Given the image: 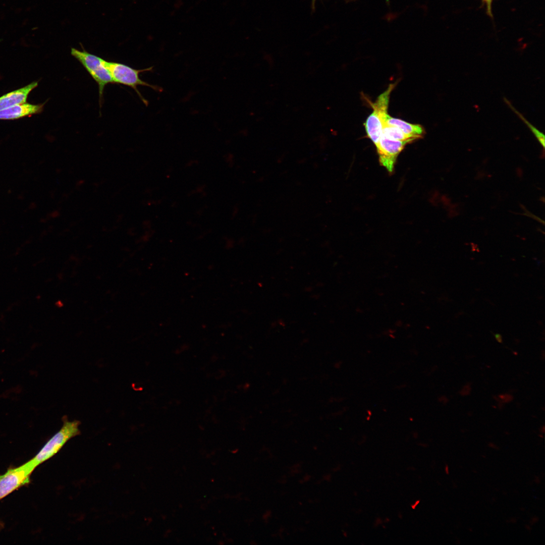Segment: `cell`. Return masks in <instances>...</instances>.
<instances>
[{
    "mask_svg": "<svg viewBox=\"0 0 545 545\" xmlns=\"http://www.w3.org/2000/svg\"><path fill=\"white\" fill-rule=\"evenodd\" d=\"M36 467L31 460L15 468L8 469L0 475V500L19 487L29 483L30 476Z\"/></svg>",
    "mask_w": 545,
    "mask_h": 545,
    "instance_id": "5b68a950",
    "label": "cell"
},
{
    "mask_svg": "<svg viewBox=\"0 0 545 545\" xmlns=\"http://www.w3.org/2000/svg\"><path fill=\"white\" fill-rule=\"evenodd\" d=\"M1 525H2L1 524V523H0V526H1Z\"/></svg>",
    "mask_w": 545,
    "mask_h": 545,
    "instance_id": "cb8c5ba5",
    "label": "cell"
},
{
    "mask_svg": "<svg viewBox=\"0 0 545 545\" xmlns=\"http://www.w3.org/2000/svg\"><path fill=\"white\" fill-rule=\"evenodd\" d=\"M44 104L24 103L0 111V120H13L41 112Z\"/></svg>",
    "mask_w": 545,
    "mask_h": 545,
    "instance_id": "52a82bcc",
    "label": "cell"
},
{
    "mask_svg": "<svg viewBox=\"0 0 545 545\" xmlns=\"http://www.w3.org/2000/svg\"><path fill=\"white\" fill-rule=\"evenodd\" d=\"M494 0H481L482 5L485 9V12L488 16L493 18L492 11V4Z\"/></svg>",
    "mask_w": 545,
    "mask_h": 545,
    "instance_id": "7c38bea8",
    "label": "cell"
},
{
    "mask_svg": "<svg viewBox=\"0 0 545 545\" xmlns=\"http://www.w3.org/2000/svg\"><path fill=\"white\" fill-rule=\"evenodd\" d=\"M37 85V82H33L0 97V111L15 105L25 103L28 94Z\"/></svg>",
    "mask_w": 545,
    "mask_h": 545,
    "instance_id": "ba28073f",
    "label": "cell"
},
{
    "mask_svg": "<svg viewBox=\"0 0 545 545\" xmlns=\"http://www.w3.org/2000/svg\"><path fill=\"white\" fill-rule=\"evenodd\" d=\"M78 420L69 421L64 417L62 427L43 445L37 454L30 459L37 467L57 454L72 438L80 434Z\"/></svg>",
    "mask_w": 545,
    "mask_h": 545,
    "instance_id": "6da1fadb",
    "label": "cell"
},
{
    "mask_svg": "<svg viewBox=\"0 0 545 545\" xmlns=\"http://www.w3.org/2000/svg\"><path fill=\"white\" fill-rule=\"evenodd\" d=\"M470 391V387L469 386H468V385H467V386H465V387H464V388L461 391V394H463V395H467V394L469 393Z\"/></svg>",
    "mask_w": 545,
    "mask_h": 545,
    "instance_id": "4fadbf2b",
    "label": "cell"
},
{
    "mask_svg": "<svg viewBox=\"0 0 545 545\" xmlns=\"http://www.w3.org/2000/svg\"><path fill=\"white\" fill-rule=\"evenodd\" d=\"M505 102L510 107V108L518 116V117L526 125L530 130L532 132L534 136L536 137L538 142L541 145L543 148V150L545 147V139L544 135L542 132H540L537 128L533 126L529 121H528L525 117L512 105L510 102L506 98H504Z\"/></svg>",
    "mask_w": 545,
    "mask_h": 545,
    "instance_id": "30bf717a",
    "label": "cell"
},
{
    "mask_svg": "<svg viewBox=\"0 0 545 545\" xmlns=\"http://www.w3.org/2000/svg\"><path fill=\"white\" fill-rule=\"evenodd\" d=\"M382 135L396 140H410L412 142L416 140V139L405 134L399 128L386 124L383 129Z\"/></svg>",
    "mask_w": 545,
    "mask_h": 545,
    "instance_id": "8fae6325",
    "label": "cell"
},
{
    "mask_svg": "<svg viewBox=\"0 0 545 545\" xmlns=\"http://www.w3.org/2000/svg\"><path fill=\"white\" fill-rule=\"evenodd\" d=\"M507 522L511 523H515L517 522V519L515 518H511L507 520Z\"/></svg>",
    "mask_w": 545,
    "mask_h": 545,
    "instance_id": "ffe728a7",
    "label": "cell"
},
{
    "mask_svg": "<svg viewBox=\"0 0 545 545\" xmlns=\"http://www.w3.org/2000/svg\"><path fill=\"white\" fill-rule=\"evenodd\" d=\"M316 1L317 0H311V10H312V12H313L315 11V4H316ZM346 1H347V2H349V1H355V0H346Z\"/></svg>",
    "mask_w": 545,
    "mask_h": 545,
    "instance_id": "2e32d148",
    "label": "cell"
},
{
    "mask_svg": "<svg viewBox=\"0 0 545 545\" xmlns=\"http://www.w3.org/2000/svg\"><path fill=\"white\" fill-rule=\"evenodd\" d=\"M495 338H496V340H497L498 342H502V337H501V336L500 335L496 334L495 335Z\"/></svg>",
    "mask_w": 545,
    "mask_h": 545,
    "instance_id": "d6986e66",
    "label": "cell"
},
{
    "mask_svg": "<svg viewBox=\"0 0 545 545\" xmlns=\"http://www.w3.org/2000/svg\"><path fill=\"white\" fill-rule=\"evenodd\" d=\"M525 527V528L526 529V530H527L529 531H531V529H532V528H531V526L530 525H526Z\"/></svg>",
    "mask_w": 545,
    "mask_h": 545,
    "instance_id": "603a6c76",
    "label": "cell"
},
{
    "mask_svg": "<svg viewBox=\"0 0 545 545\" xmlns=\"http://www.w3.org/2000/svg\"><path fill=\"white\" fill-rule=\"evenodd\" d=\"M396 84V82L390 84L388 88L377 97L375 101L370 103L373 111L367 118L364 126L368 137L375 145L378 143L382 135L383 129L386 125L390 95Z\"/></svg>",
    "mask_w": 545,
    "mask_h": 545,
    "instance_id": "3957f363",
    "label": "cell"
},
{
    "mask_svg": "<svg viewBox=\"0 0 545 545\" xmlns=\"http://www.w3.org/2000/svg\"><path fill=\"white\" fill-rule=\"evenodd\" d=\"M420 503V500H418L416 501L413 504L411 505V507L413 509H415Z\"/></svg>",
    "mask_w": 545,
    "mask_h": 545,
    "instance_id": "ac0fdd59",
    "label": "cell"
},
{
    "mask_svg": "<svg viewBox=\"0 0 545 545\" xmlns=\"http://www.w3.org/2000/svg\"><path fill=\"white\" fill-rule=\"evenodd\" d=\"M386 124L399 128L405 134L416 140L423 137L425 132L422 126L407 122L401 119L395 118L388 114L386 118Z\"/></svg>",
    "mask_w": 545,
    "mask_h": 545,
    "instance_id": "9c48e42d",
    "label": "cell"
},
{
    "mask_svg": "<svg viewBox=\"0 0 545 545\" xmlns=\"http://www.w3.org/2000/svg\"><path fill=\"white\" fill-rule=\"evenodd\" d=\"M534 481L536 484H539L540 482V480L538 476L535 477Z\"/></svg>",
    "mask_w": 545,
    "mask_h": 545,
    "instance_id": "7402d4cb",
    "label": "cell"
},
{
    "mask_svg": "<svg viewBox=\"0 0 545 545\" xmlns=\"http://www.w3.org/2000/svg\"><path fill=\"white\" fill-rule=\"evenodd\" d=\"M412 142L410 140H396L381 136L375 145L380 164L391 173L394 170L396 159L405 146Z\"/></svg>",
    "mask_w": 545,
    "mask_h": 545,
    "instance_id": "8992f818",
    "label": "cell"
},
{
    "mask_svg": "<svg viewBox=\"0 0 545 545\" xmlns=\"http://www.w3.org/2000/svg\"><path fill=\"white\" fill-rule=\"evenodd\" d=\"M71 54L82 64L97 84L101 105L105 86L108 83H114L109 71L104 65V60L87 52L84 49L81 51L72 48Z\"/></svg>",
    "mask_w": 545,
    "mask_h": 545,
    "instance_id": "277c9868",
    "label": "cell"
},
{
    "mask_svg": "<svg viewBox=\"0 0 545 545\" xmlns=\"http://www.w3.org/2000/svg\"><path fill=\"white\" fill-rule=\"evenodd\" d=\"M488 446H489V447H490V448H492V449H495V450H499V446H498L497 445H496V444H495V443H492V442H490V443H489L488 444Z\"/></svg>",
    "mask_w": 545,
    "mask_h": 545,
    "instance_id": "e0dca14e",
    "label": "cell"
},
{
    "mask_svg": "<svg viewBox=\"0 0 545 545\" xmlns=\"http://www.w3.org/2000/svg\"><path fill=\"white\" fill-rule=\"evenodd\" d=\"M104 65L109 71L114 83L121 84L132 88L146 106L148 102L137 89L138 86H147L158 92H161L163 91L161 87L149 84L141 80L139 77V74L142 72L152 71L153 66L137 70L125 64L108 62L105 60L104 61Z\"/></svg>",
    "mask_w": 545,
    "mask_h": 545,
    "instance_id": "7a4b0ae2",
    "label": "cell"
},
{
    "mask_svg": "<svg viewBox=\"0 0 545 545\" xmlns=\"http://www.w3.org/2000/svg\"><path fill=\"white\" fill-rule=\"evenodd\" d=\"M538 521H539L538 517H536V516H534V517L531 518V519L530 520V524L531 525H534V524L538 522Z\"/></svg>",
    "mask_w": 545,
    "mask_h": 545,
    "instance_id": "5bb4252c",
    "label": "cell"
},
{
    "mask_svg": "<svg viewBox=\"0 0 545 545\" xmlns=\"http://www.w3.org/2000/svg\"><path fill=\"white\" fill-rule=\"evenodd\" d=\"M500 398H501L502 399V400H503L504 402L510 401V400H511V399H512V397L510 395H502V396H501Z\"/></svg>",
    "mask_w": 545,
    "mask_h": 545,
    "instance_id": "9a60e30c",
    "label": "cell"
},
{
    "mask_svg": "<svg viewBox=\"0 0 545 545\" xmlns=\"http://www.w3.org/2000/svg\"><path fill=\"white\" fill-rule=\"evenodd\" d=\"M444 471L447 474H449L450 472L449 467L448 465H446L444 467Z\"/></svg>",
    "mask_w": 545,
    "mask_h": 545,
    "instance_id": "44dd1931",
    "label": "cell"
}]
</instances>
